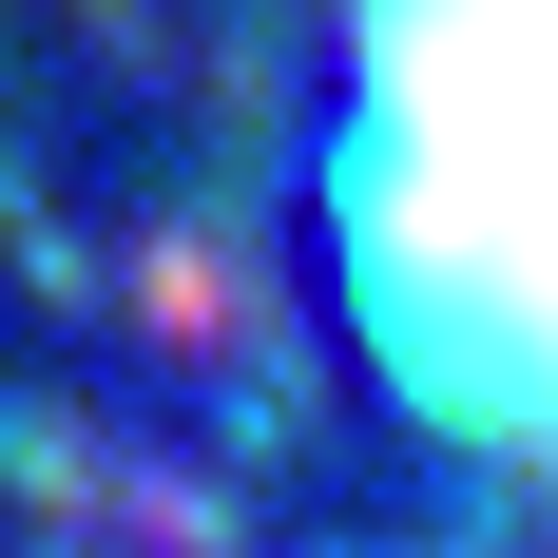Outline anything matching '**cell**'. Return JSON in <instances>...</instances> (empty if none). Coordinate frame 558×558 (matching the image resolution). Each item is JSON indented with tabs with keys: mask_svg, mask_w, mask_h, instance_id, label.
I'll use <instances>...</instances> for the list:
<instances>
[{
	"mask_svg": "<svg viewBox=\"0 0 558 558\" xmlns=\"http://www.w3.org/2000/svg\"><path fill=\"white\" fill-rule=\"evenodd\" d=\"M386 135L424 289L558 366V0H386Z\"/></svg>",
	"mask_w": 558,
	"mask_h": 558,
	"instance_id": "1",
	"label": "cell"
}]
</instances>
